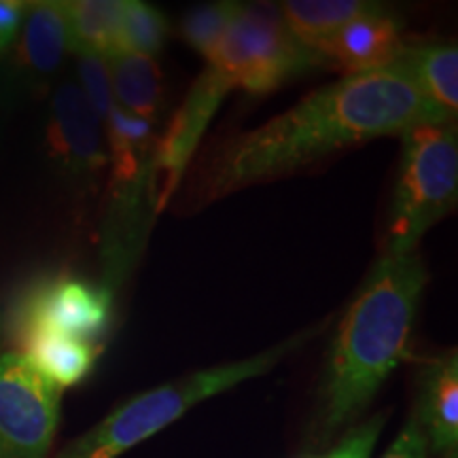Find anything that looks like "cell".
<instances>
[{"instance_id":"cell-18","label":"cell","mask_w":458,"mask_h":458,"mask_svg":"<svg viewBox=\"0 0 458 458\" xmlns=\"http://www.w3.org/2000/svg\"><path fill=\"white\" fill-rule=\"evenodd\" d=\"M168 37V20L162 11L140 0H123L119 51L153 57Z\"/></svg>"},{"instance_id":"cell-14","label":"cell","mask_w":458,"mask_h":458,"mask_svg":"<svg viewBox=\"0 0 458 458\" xmlns=\"http://www.w3.org/2000/svg\"><path fill=\"white\" fill-rule=\"evenodd\" d=\"M114 106L131 117L156 123L164 100V74L153 57L117 51L106 57Z\"/></svg>"},{"instance_id":"cell-2","label":"cell","mask_w":458,"mask_h":458,"mask_svg":"<svg viewBox=\"0 0 458 458\" xmlns=\"http://www.w3.org/2000/svg\"><path fill=\"white\" fill-rule=\"evenodd\" d=\"M428 274L420 253L377 257L331 337L310 428L314 445L334 444L363 420L376 394L410 354Z\"/></svg>"},{"instance_id":"cell-8","label":"cell","mask_w":458,"mask_h":458,"mask_svg":"<svg viewBox=\"0 0 458 458\" xmlns=\"http://www.w3.org/2000/svg\"><path fill=\"white\" fill-rule=\"evenodd\" d=\"M229 91L232 88L213 68L206 66V71L191 85L179 111L170 119L168 128L156 139L151 157V196L156 215L162 213L174 198L210 119L215 117L216 108Z\"/></svg>"},{"instance_id":"cell-17","label":"cell","mask_w":458,"mask_h":458,"mask_svg":"<svg viewBox=\"0 0 458 458\" xmlns=\"http://www.w3.org/2000/svg\"><path fill=\"white\" fill-rule=\"evenodd\" d=\"M64 13L71 51L102 57L117 54L123 0H72L64 3Z\"/></svg>"},{"instance_id":"cell-16","label":"cell","mask_w":458,"mask_h":458,"mask_svg":"<svg viewBox=\"0 0 458 458\" xmlns=\"http://www.w3.org/2000/svg\"><path fill=\"white\" fill-rule=\"evenodd\" d=\"M380 9H385L380 3L368 0H286L278 4L286 28L308 49L317 47L340 28Z\"/></svg>"},{"instance_id":"cell-19","label":"cell","mask_w":458,"mask_h":458,"mask_svg":"<svg viewBox=\"0 0 458 458\" xmlns=\"http://www.w3.org/2000/svg\"><path fill=\"white\" fill-rule=\"evenodd\" d=\"M240 3H210L204 7L191 9L181 24L182 38L206 55L210 47L219 41L232 17L236 15Z\"/></svg>"},{"instance_id":"cell-13","label":"cell","mask_w":458,"mask_h":458,"mask_svg":"<svg viewBox=\"0 0 458 458\" xmlns=\"http://www.w3.org/2000/svg\"><path fill=\"white\" fill-rule=\"evenodd\" d=\"M24 357L54 385L64 391L77 386L96 368L102 348L98 344L74 340L51 331H26L15 337Z\"/></svg>"},{"instance_id":"cell-22","label":"cell","mask_w":458,"mask_h":458,"mask_svg":"<svg viewBox=\"0 0 458 458\" xmlns=\"http://www.w3.org/2000/svg\"><path fill=\"white\" fill-rule=\"evenodd\" d=\"M380 458H431L425 428H422L420 420H418L414 408H411L410 416L405 418L397 437L388 444V448L382 452Z\"/></svg>"},{"instance_id":"cell-23","label":"cell","mask_w":458,"mask_h":458,"mask_svg":"<svg viewBox=\"0 0 458 458\" xmlns=\"http://www.w3.org/2000/svg\"><path fill=\"white\" fill-rule=\"evenodd\" d=\"M28 11V3L20 0H0V43L9 47L20 32Z\"/></svg>"},{"instance_id":"cell-3","label":"cell","mask_w":458,"mask_h":458,"mask_svg":"<svg viewBox=\"0 0 458 458\" xmlns=\"http://www.w3.org/2000/svg\"><path fill=\"white\" fill-rule=\"evenodd\" d=\"M331 318H323L314 327L286 337L266 351L232 363L215 365L176 380L165 382L156 388L136 394L117 405L111 414L102 418L88 433L68 444L57 458H119L136 445L145 444L153 435L181 420L189 410L204 403L206 399L232 391L244 382L266 376L276 365L283 363L301 346L314 340L320 331L327 329Z\"/></svg>"},{"instance_id":"cell-5","label":"cell","mask_w":458,"mask_h":458,"mask_svg":"<svg viewBox=\"0 0 458 458\" xmlns=\"http://www.w3.org/2000/svg\"><path fill=\"white\" fill-rule=\"evenodd\" d=\"M204 57L229 88L253 96L272 94L291 79L320 66L317 54L286 28L278 4H240Z\"/></svg>"},{"instance_id":"cell-15","label":"cell","mask_w":458,"mask_h":458,"mask_svg":"<svg viewBox=\"0 0 458 458\" xmlns=\"http://www.w3.org/2000/svg\"><path fill=\"white\" fill-rule=\"evenodd\" d=\"M397 60L408 68L422 94L450 119L458 111V47L456 43L403 45Z\"/></svg>"},{"instance_id":"cell-24","label":"cell","mask_w":458,"mask_h":458,"mask_svg":"<svg viewBox=\"0 0 458 458\" xmlns=\"http://www.w3.org/2000/svg\"><path fill=\"white\" fill-rule=\"evenodd\" d=\"M4 49H7V45H4V43H0V54H3Z\"/></svg>"},{"instance_id":"cell-1","label":"cell","mask_w":458,"mask_h":458,"mask_svg":"<svg viewBox=\"0 0 458 458\" xmlns=\"http://www.w3.org/2000/svg\"><path fill=\"white\" fill-rule=\"evenodd\" d=\"M448 122V114L422 94L399 60L377 71L346 74L259 128L238 131L206 148L189 174L187 206L199 210L360 142Z\"/></svg>"},{"instance_id":"cell-7","label":"cell","mask_w":458,"mask_h":458,"mask_svg":"<svg viewBox=\"0 0 458 458\" xmlns=\"http://www.w3.org/2000/svg\"><path fill=\"white\" fill-rule=\"evenodd\" d=\"M113 291L88 280L57 276L28 291L15 314V337L51 331L96 344L111 325Z\"/></svg>"},{"instance_id":"cell-11","label":"cell","mask_w":458,"mask_h":458,"mask_svg":"<svg viewBox=\"0 0 458 458\" xmlns=\"http://www.w3.org/2000/svg\"><path fill=\"white\" fill-rule=\"evenodd\" d=\"M414 410L425 428L431 456H458V352L427 360L418 377Z\"/></svg>"},{"instance_id":"cell-4","label":"cell","mask_w":458,"mask_h":458,"mask_svg":"<svg viewBox=\"0 0 458 458\" xmlns=\"http://www.w3.org/2000/svg\"><path fill=\"white\" fill-rule=\"evenodd\" d=\"M458 134L454 122L401 134V164L388 210L385 250L416 253L428 229L456 208Z\"/></svg>"},{"instance_id":"cell-20","label":"cell","mask_w":458,"mask_h":458,"mask_svg":"<svg viewBox=\"0 0 458 458\" xmlns=\"http://www.w3.org/2000/svg\"><path fill=\"white\" fill-rule=\"evenodd\" d=\"M77 71H79V89L83 91L85 100L105 123L108 113L113 111L114 98L111 88V71H108L106 57L96 54H77Z\"/></svg>"},{"instance_id":"cell-10","label":"cell","mask_w":458,"mask_h":458,"mask_svg":"<svg viewBox=\"0 0 458 458\" xmlns=\"http://www.w3.org/2000/svg\"><path fill=\"white\" fill-rule=\"evenodd\" d=\"M401 26L386 9L360 17L312 47L320 66L346 74L377 71L393 64L401 49Z\"/></svg>"},{"instance_id":"cell-6","label":"cell","mask_w":458,"mask_h":458,"mask_svg":"<svg viewBox=\"0 0 458 458\" xmlns=\"http://www.w3.org/2000/svg\"><path fill=\"white\" fill-rule=\"evenodd\" d=\"M60 410V386L24 354H0V458H47Z\"/></svg>"},{"instance_id":"cell-9","label":"cell","mask_w":458,"mask_h":458,"mask_svg":"<svg viewBox=\"0 0 458 458\" xmlns=\"http://www.w3.org/2000/svg\"><path fill=\"white\" fill-rule=\"evenodd\" d=\"M47 147L54 162L72 179H91L106 165L102 123L79 85L62 83L55 89L49 106Z\"/></svg>"},{"instance_id":"cell-12","label":"cell","mask_w":458,"mask_h":458,"mask_svg":"<svg viewBox=\"0 0 458 458\" xmlns=\"http://www.w3.org/2000/svg\"><path fill=\"white\" fill-rule=\"evenodd\" d=\"M66 51H71V47H68L64 3L57 0L28 3L15 51V62L21 72L34 83L47 81L60 68Z\"/></svg>"},{"instance_id":"cell-21","label":"cell","mask_w":458,"mask_h":458,"mask_svg":"<svg viewBox=\"0 0 458 458\" xmlns=\"http://www.w3.org/2000/svg\"><path fill=\"white\" fill-rule=\"evenodd\" d=\"M388 411H380L357 422V425L344 431L340 437L331 444V448L317 458H371L376 450L377 439L385 431Z\"/></svg>"}]
</instances>
